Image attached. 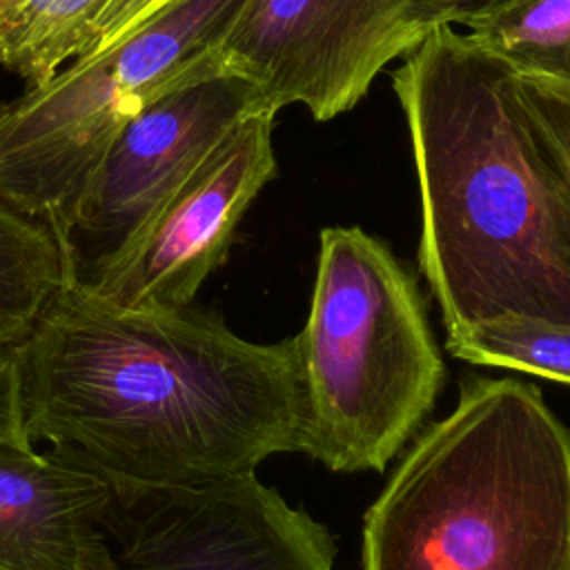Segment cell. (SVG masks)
I'll return each instance as SVG.
<instances>
[{
	"mask_svg": "<svg viewBox=\"0 0 570 570\" xmlns=\"http://www.w3.org/2000/svg\"><path fill=\"white\" fill-rule=\"evenodd\" d=\"M24 434L111 488H187L303 452L294 341L218 314L120 307L65 285L16 345Z\"/></svg>",
	"mask_w": 570,
	"mask_h": 570,
	"instance_id": "obj_1",
	"label": "cell"
},
{
	"mask_svg": "<svg viewBox=\"0 0 570 570\" xmlns=\"http://www.w3.org/2000/svg\"><path fill=\"white\" fill-rule=\"evenodd\" d=\"M392 89L421 191L419 263L445 334L505 314L570 325V209L514 73L441 24Z\"/></svg>",
	"mask_w": 570,
	"mask_h": 570,
	"instance_id": "obj_2",
	"label": "cell"
},
{
	"mask_svg": "<svg viewBox=\"0 0 570 570\" xmlns=\"http://www.w3.org/2000/svg\"><path fill=\"white\" fill-rule=\"evenodd\" d=\"M361 570H570V428L534 383H461L367 508Z\"/></svg>",
	"mask_w": 570,
	"mask_h": 570,
	"instance_id": "obj_3",
	"label": "cell"
},
{
	"mask_svg": "<svg viewBox=\"0 0 570 570\" xmlns=\"http://www.w3.org/2000/svg\"><path fill=\"white\" fill-rule=\"evenodd\" d=\"M292 341L303 454L332 472H383L445 376L414 276L361 227H325L309 314Z\"/></svg>",
	"mask_w": 570,
	"mask_h": 570,
	"instance_id": "obj_4",
	"label": "cell"
},
{
	"mask_svg": "<svg viewBox=\"0 0 570 570\" xmlns=\"http://www.w3.org/2000/svg\"><path fill=\"white\" fill-rule=\"evenodd\" d=\"M243 0H171L114 47L73 58L0 102V203L58 243L118 131L160 91L212 60Z\"/></svg>",
	"mask_w": 570,
	"mask_h": 570,
	"instance_id": "obj_5",
	"label": "cell"
},
{
	"mask_svg": "<svg viewBox=\"0 0 570 570\" xmlns=\"http://www.w3.org/2000/svg\"><path fill=\"white\" fill-rule=\"evenodd\" d=\"M258 89L218 56L151 98L114 138L60 238L67 283L94 292L142 227L249 114Z\"/></svg>",
	"mask_w": 570,
	"mask_h": 570,
	"instance_id": "obj_6",
	"label": "cell"
},
{
	"mask_svg": "<svg viewBox=\"0 0 570 570\" xmlns=\"http://www.w3.org/2000/svg\"><path fill=\"white\" fill-rule=\"evenodd\" d=\"M441 24L421 0H243L216 56L265 111L301 102L332 120Z\"/></svg>",
	"mask_w": 570,
	"mask_h": 570,
	"instance_id": "obj_7",
	"label": "cell"
},
{
	"mask_svg": "<svg viewBox=\"0 0 570 570\" xmlns=\"http://www.w3.org/2000/svg\"><path fill=\"white\" fill-rule=\"evenodd\" d=\"M118 570H334L323 523L256 474L187 488H114L105 517Z\"/></svg>",
	"mask_w": 570,
	"mask_h": 570,
	"instance_id": "obj_8",
	"label": "cell"
},
{
	"mask_svg": "<svg viewBox=\"0 0 570 570\" xmlns=\"http://www.w3.org/2000/svg\"><path fill=\"white\" fill-rule=\"evenodd\" d=\"M274 116L243 118L158 207L91 294L120 307L191 305L225 263L247 207L276 174Z\"/></svg>",
	"mask_w": 570,
	"mask_h": 570,
	"instance_id": "obj_9",
	"label": "cell"
},
{
	"mask_svg": "<svg viewBox=\"0 0 570 570\" xmlns=\"http://www.w3.org/2000/svg\"><path fill=\"white\" fill-rule=\"evenodd\" d=\"M111 497L102 474L0 439V570H118Z\"/></svg>",
	"mask_w": 570,
	"mask_h": 570,
	"instance_id": "obj_10",
	"label": "cell"
},
{
	"mask_svg": "<svg viewBox=\"0 0 570 570\" xmlns=\"http://www.w3.org/2000/svg\"><path fill=\"white\" fill-rule=\"evenodd\" d=\"M461 27L514 76L570 87V0H510Z\"/></svg>",
	"mask_w": 570,
	"mask_h": 570,
	"instance_id": "obj_11",
	"label": "cell"
},
{
	"mask_svg": "<svg viewBox=\"0 0 570 570\" xmlns=\"http://www.w3.org/2000/svg\"><path fill=\"white\" fill-rule=\"evenodd\" d=\"M65 285L67 265L51 227L0 203V350L20 345Z\"/></svg>",
	"mask_w": 570,
	"mask_h": 570,
	"instance_id": "obj_12",
	"label": "cell"
},
{
	"mask_svg": "<svg viewBox=\"0 0 570 570\" xmlns=\"http://www.w3.org/2000/svg\"><path fill=\"white\" fill-rule=\"evenodd\" d=\"M109 0H0V62L29 87L49 80L91 42Z\"/></svg>",
	"mask_w": 570,
	"mask_h": 570,
	"instance_id": "obj_13",
	"label": "cell"
},
{
	"mask_svg": "<svg viewBox=\"0 0 570 570\" xmlns=\"http://www.w3.org/2000/svg\"><path fill=\"white\" fill-rule=\"evenodd\" d=\"M445 347L472 365L517 370L570 385V325L505 314L448 332Z\"/></svg>",
	"mask_w": 570,
	"mask_h": 570,
	"instance_id": "obj_14",
	"label": "cell"
},
{
	"mask_svg": "<svg viewBox=\"0 0 570 570\" xmlns=\"http://www.w3.org/2000/svg\"><path fill=\"white\" fill-rule=\"evenodd\" d=\"M514 98L554 169L570 209V87L514 76Z\"/></svg>",
	"mask_w": 570,
	"mask_h": 570,
	"instance_id": "obj_15",
	"label": "cell"
},
{
	"mask_svg": "<svg viewBox=\"0 0 570 570\" xmlns=\"http://www.w3.org/2000/svg\"><path fill=\"white\" fill-rule=\"evenodd\" d=\"M171 0H109L96 20L91 42L82 56H96L145 24ZM78 56V58H82Z\"/></svg>",
	"mask_w": 570,
	"mask_h": 570,
	"instance_id": "obj_16",
	"label": "cell"
},
{
	"mask_svg": "<svg viewBox=\"0 0 570 570\" xmlns=\"http://www.w3.org/2000/svg\"><path fill=\"white\" fill-rule=\"evenodd\" d=\"M0 439L33 445L24 434L16 347L0 350Z\"/></svg>",
	"mask_w": 570,
	"mask_h": 570,
	"instance_id": "obj_17",
	"label": "cell"
},
{
	"mask_svg": "<svg viewBox=\"0 0 570 570\" xmlns=\"http://www.w3.org/2000/svg\"><path fill=\"white\" fill-rule=\"evenodd\" d=\"M425 7H430L443 24H463L468 18H474L479 13H485L494 7H501L510 0H421Z\"/></svg>",
	"mask_w": 570,
	"mask_h": 570,
	"instance_id": "obj_18",
	"label": "cell"
}]
</instances>
